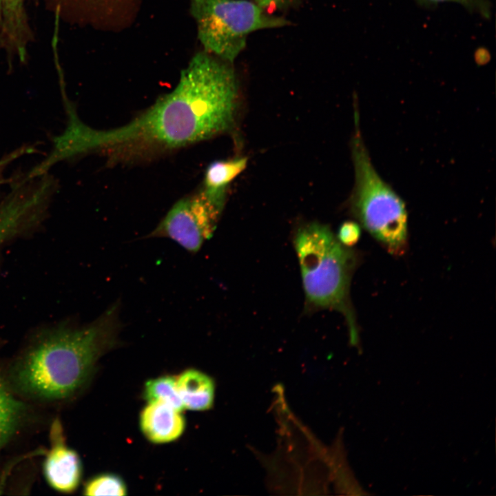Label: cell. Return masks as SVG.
Segmentation results:
<instances>
[{
  "label": "cell",
  "mask_w": 496,
  "mask_h": 496,
  "mask_svg": "<svg viewBox=\"0 0 496 496\" xmlns=\"http://www.w3.org/2000/svg\"><path fill=\"white\" fill-rule=\"evenodd\" d=\"M238 90L231 63L199 52L172 91L121 127L93 128L74 105H67L66 125L52 139V156L62 162L98 154L110 163H134L209 139L232 127Z\"/></svg>",
  "instance_id": "1"
},
{
  "label": "cell",
  "mask_w": 496,
  "mask_h": 496,
  "mask_svg": "<svg viewBox=\"0 0 496 496\" xmlns=\"http://www.w3.org/2000/svg\"><path fill=\"white\" fill-rule=\"evenodd\" d=\"M118 304L92 322L61 325L34 335L1 373L25 402L60 404L88 382L97 358L111 347L121 327Z\"/></svg>",
  "instance_id": "2"
},
{
  "label": "cell",
  "mask_w": 496,
  "mask_h": 496,
  "mask_svg": "<svg viewBox=\"0 0 496 496\" xmlns=\"http://www.w3.org/2000/svg\"><path fill=\"white\" fill-rule=\"evenodd\" d=\"M307 304L313 309L342 313L347 322L351 342H358L354 313L349 300L355 254L344 246L330 228L318 223L304 225L293 238Z\"/></svg>",
  "instance_id": "3"
},
{
  "label": "cell",
  "mask_w": 496,
  "mask_h": 496,
  "mask_svg": "<svg viewBox=\"0 0 496 496\" xmlns=\"http://www.w3.org/2000/svg\"><path fill=\"white\" fill-rule=\"evenodd\" d=\"M359 116L351 143L355 185L349 199L353 216L391 254L408 247V215L404 202L375 170L362 138Z\"/></svg>",
  "instance_id": "4"
},
{
  "label": "cell",
  "mask_w": 496,
  "mask_h": 496,
  "mask_svg": "<svg viewBox=\"0 0 496 496\" xmlns=\"http://www.w3.org/2000/svg\"><path fill=\"white\" fill-rule=\"evenodd\" d=\"M204 51L233 63L256 31L289 25L249 0H189Z\"/></svg>",
  "instance_id": "5"
},
{
  "label": "cell",
  "mask_w": 496,
  "mask_h": 496,
  "mask_svg": "<svg viewBox=\"0 0 496 496\" xmlns=\"http://www.w3.org/2000/svg\"><path fill=\"white\" fill-rule=\"evenodd\" d=\"M225 200L226 192H213L201 187L178 200L149 236L170 238L188 251L196 253L213 235Z\"/></svg>",
  "instance_id": "6"
},
{
  "label": "cell",
  "mask_w": 496,
  "mask_h": 496,
  "mask_svg": "<svg viewBox=\"0 0 496 496\" xmlns=\"http://www.w3.org/2000/svg\"><path fill=\"white\" fill-rule=\"evenodd\" d=\"M56 183L48 173L22 179L0 200V249L6 242L42 220L55 193Z\"/></svg>",
  "instance_id": "7"
},
{
  "label": "cell",
  "mask_w": 496,
  "mask_h": 496,
  "mask_svg": "<svg viewBox=\"0 0 496 496\" xmlns=\"http://www.w3.org/2000/svg\"><path fill=\"white\" fill-rule=\"evenodd\" d=\"M50 449L43 462V475L54 490L70 493L78 487L82 474L79 456L65 442L63 428L59 418L50 428Z\"/></svg>",
  "instance_id": "8"
},
{
  "label": "cell",
  "mask_w": 496,
  "mask_h": 496,
  "mask_svg": "<svg viewBox=\"0 0 496 496\" xmlns=\"http://www.w3.org/2000/svg\"><path fill=\"white\" fill-rule=\"evenodd\" d=\"M140 422L144 435L155 443L175 440L185 428L180 411L162 401L149 402L141 413Z\"/></svg>",
  "instance_id": "9"
},
{
  "label": "cell",
  "mask_w": 496,
  "mask_h": 496,
  "mask_svg": "<svg viewBox=\"0 0 496 496\" xmlns=\"http://www.w3.org/2000/svg\"><path fill=\"white\" fill-rule=\"evenodd\" d=\"M176 387L184 408L205 411L212 406L215 384L208 375L196 369L186 370L176 377Z\"/></svg>",
  "instance_id": "10"
},
{
  "label": "cell",
  "mask_w": 496,
  "mask_h": 496,
  "mask_svg": "<svg viewBox=\"0 0 496 496\" xmlns=\"http://www.w3.org/2000/svg\"><path fill=\"white\" fill-rule=\"evenodd\" d=\"M28 413V402L11 391L0 372V452L22 428Z\"/></svg>",
  "instance_id": "11"
},
{
  "label": "cell",
  "mask_w": 496,
  "mask_h": 496,
  "mask_svg": "<svg viewBox=\"0 0 496 496\" xmlns=\"http://www.w3.org/2000/svg\"><path fill=\"white\" fill-rule=\"evenodd\" d=\"M247 158L217 161L207 168L202 187L211 192L226 191L227 185L247 167Z\"/></svg>",
  "instance_id": "12"
},
{
  "label": "cell",
  "mask_w": 496,
  "mask_h": 496,
  "mask_svg": "<svg viewBox=\"0 0 496 496\" xmlns=\"http://www.w3.org/2000/svg\"><path fill=\"white\" fill-rule=\"evenodd\" d=\"M145 396L148 402L162 401L179 411L184 409L176 387V378L166 375L147 381Z\"/></svg>",
  "instance_id": "13"
},
{
  "label": "cell",
  "mask_w": 496,
  "mask_h": 496,
  "mask_svg": "<svg viewBox=\"0 0 496 496\" xmlns=\"http://www.w3.org/2000/svg\"><path fill=\"white\" fill-rule=\"evenodd\" d=\"M85 495H125L126 487L123 480L115 475H98L85 486Z\"/></svg>",
  "instance_id": "14"
},
{
  "label": "cell",
  "mask_w": 496,
  "mask_h": 496,
  "mask_svg": "<svg viewBox=\"0 0 496 496\" xmlns=\"http://www.w3.org/2000/svg\"><path fill=\"white\" fill-rule=\"evenodd\" d=\"M1 17L7 30L12 34L23 28L24 0H1Z\"/></svg>",
  "instance_id": "15"
},
{
  "label": "cell",
  "mask_w": 496,
  "mask_h": 496,
  "mask_svg": "<svg viewBox=\"0 0 496 496\" xmlns=\"http://www.w3.org/2000/svg\"><path fill=\"white\" fill-rule=\"evenodd\" d=\"M425 6H432L443 2H454L464 7L468 11L478 14L485 19L491 15V5L489 0H416Z\"/></svg>",
  "instance_id": "16"
},
{
  "label": "cell",
  "mask_w": 496,
  "mask_h": 496,
  "mask_svg": "<svg viewBox=\"0 0 496 496\" xmlns=\"http://www.w3.org/2000/svg\"><path fill=\"white\" fill-rule=\"evenodd\" d=\"M360 235V225L353 221H347L340 227L337 238L344 246L351 247L358 242Z\"/></svg>",
  "instance_id": "17"
},
{
  "label": "cell",
  "mask_w": 496,
  "mask_h": 496,
  "mask_svg": "<svg viewBox=\"0 0 496 496\" xmlns=\"http://www.w3.org/2000/svg\"><path fill=\"white\" fill-rule=\"evenodd\" d=\"M260 7L268 10L282 9L289 6L293 0H249Z\"/></svg>",
  "instance_id": "18"
},
{
  "label": "cell",
  "mask_w": 496,
  "mask_h": 496,
  "mask_svg": "<svg viewBox=\"0 0 496 496\" xmlns=\"http://www.w3.org/2000/svg\"><path fill=\"white\" fill-rule=\"evenodd\" d=\"M21 153H23L22 151H21V152H17V153L13 154L10 155V156H8L6 158H5V159H3V160H1V161H0V185L6 181V180L2 178V176H1V169L6 164H8L10 161H11L12 159H14V158H15L16 157H17L19 154H21Z\"/></svg>",
  "instance_id": "19"
},
{
  "label": "cell",
  "mask_w": 496,
  "mask_h": 496,
  "mask_svg": "<svg viewBox=\"0 0 496 496\" xmlns=\"http://www.w3.org/2000/svg\"><path fill=\"white\" fill-rule=\"evenodd\" d=\"M1 18V2L0 0V19Z\"/></svg>",
  "instance_id": "20"
}]
</instances>
